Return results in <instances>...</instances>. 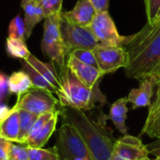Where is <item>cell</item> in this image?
Here are the masks:
<instances>
[{
  "mask_svg": "<svg viewBox=\"0 0 160 160\" xmlns=\"http://www.w3.org/2000/svg\"><path fill=\"white\" fill-rule=\"evenodd\" d=\"M124 48L128 55L126 76L139 81L148 76L160 62V21L146 22L141 31L129 36Z\"/></svg>",
  "mask_w": 160,
  "mask_h": 160,
  "instance_id": "obj_1",
  "label": "cell"
},
{
  "mask_svg": "<svg viewBox=\"0 0 160 160\" xmlns=\"http://www.w3.org/2000/svg\"><path fill=\"white\" fill-rule=\"evenodd\" d=\"M60 115L77 129L92 160H111L116 140L105 125L96 123L83 111L71 107H61Z\"/></svg>",
  "mask_w": 160,
  "mask_h": 160,
  "instance_id": "obj_2",
  "label": "cell"
},
{
  "mask_svg": "<svg viewBox=\"0 0 160 160\" xmlns=\"http://www.w3.org/2000/svg\"><path fill=\"white\" fill-rule=\"evenodd\" d=\"M59 78L60 86L55 94L61 107H71L84 112L94 109L98 104L102 106L106 103V98L98 86L87 87L67 66L61 69Z\"/></svg>",
  "mask_w": 160,
  "mask_h": 160,
  "instance_id": "obj_3",
  "label": "cell"
},
{
  "mask_svg": "<svg viewBox=\"0 0 160 160\" xmlns=\"http://www.w3.org/2000/svg\"><path fill=\"white\" fill-rule=\"evenodd\" d=\"M60 18L61 13L51 15L45 18L41 49L44 54H46L51 59V61L56 63L62 69L66 66L67 55L68 52L60 33Z\"/></svg>",
  "mask_w": 160,
  "mask_h": 160,
  "instance_id": "obj_4",
  "label": "cell"
},
{
  "mask_svg": "<svg viewBox=\"0 0 160 160\" xmlns=\"http://www.w3.org/2000/svg\"><path fill=\"white\" fill-rule=\"evenodd\" d=\"M55 147L57 149L58 156L60 157L92 160L81 135L77 129L67 121L62 120Z\"/></svg>",
  "mask_w": 160,
  "mask_h": 160,
  "instance_id": "obj_5",
  "label": "cell"
},
{
  "mask_svg": "<svg viewBox=\"0 0 160 160\" xmlns=\"http://www.w3.org/2000/svg\"><path fill=\"white\" fill-rule=\"evenodd\" d=\"M59 28L68 54L72 51L78 49L93 50L97 45H98L89 26L86 27L76 24L65 19L62 14L59 22Z\"/></svg>",
  "mask_w": 160,
  "mask_h": 160,
  "instance_id": "obj_6",
  "label": "cell"
},
{
  "mask_svg": "<svg viewBox=\"0 0 160 160\" xmlns=\"http://www.w3.org/2000/svg\"><path fill=\"white\" fill-rule=\"evenodd\" d=\"M89 28L99 45L124 47L129 38V36H121L118 33L108 10L97 12Z\"/></svg>",
  "mask_w": 160,
  "mask_h": 160,
  "instance_id": "obj_7",
  "label": "cell"
},
{
  "mask_svg": "<svg viewBox=\"0 0 160 160\" xmlns=\"http://www.w3.org/2000/svg\"><path fill=\"white\" fill-rule=\"evenodd\" d=\"M58 105H60L59 101L53 97L52 92L33 87L25 94L18 97L17 103L14 106L38 116L58 110Z\"/></svg>",
  "mask_w": 160,
  "mask_h": 160,
  "instance_id": "obj_8",
  "label": "cell"
},
{
  "mask_svg": "<svg viewBox=\"0 0 160 160\" xmlns=\"http://www.w3.org/2000/svg\"><path fill=\"white\" fill-rule=\"evenodd\" d=\"M98 68L104 74L112 73L126 68L128 63V55L123 46L97 45L93 49Z\"/></svg>",
  "mask_w": 160,
  "mask_h": 160,
  "instance_id": "obj_9",
  "label": "cell"
},
{
  "mask_svg": "<svg viewBox=\"0 0 160 160\" xmlns=\"http://www.w3.org/2000/svg\"><path fill=\"white\" fill-rule=\"evenodd\" d=\"M113 153L128 160H142L149 156L146 144L140 137H134L128 134L115 141Z\"/></svg>",
  "mask_w": 160,
  "mask_h": 160,
  "instance_id": "obj_10",
  "label": "cell"
},
{
  "mask_svg": "<svg viewBox=\"0 0 160 160\" xmlns=\"http://www.w3.org/2000/svg\"><path fill=\"white\" fill-rule=\"evenodd\" d=\"M66 66L69 68L74 75L89 88H95L98 86V82L100 78L104 76V74L98 68L84 64L71 54H68Z\"/></svg>",
  "mask_w": 160,
  "mask_h": 160,
  "instance_id": "obj_11",
  "label": "cell"
},
{
  "mask_svg": "<svg viewBox=\"0 0 160 160\" xmlns=\"http://www.w3.org/2000/svg\"><path fill=\"white\" fill-rule=\"evenodd\" d=\"M140 86L138 88L131 89L127 97L128 101L131 103L133 110L149 107L151 105L154 86L157 85L155 80L149 75L140 80Z\"/></svg>",
  "mask_w": 160,
  "mask_h": 160,
  "instance_id": "obj_12",
  "label": "cell"
},
{
  "mask_svg": "<svg viewBox=\"0 0 160 160\" xmlns=\"http://www.w3.org/2000/svg\"><path fill=\"white\" fill-rule=\"evenodd\" d=\"M61 14L65 19L76 24L88 27L97 14V10L90 0H79L71 10L61 12Z\"/></svg>",
  "mask_w": 160,
  "mask_h": 160,
  "instance_id": "obj_13",
  "label": "cell"
},
{
  "mask_svg": "<svg viewBox=\"0 0 160 160\" xmlns=\"http://www.w3.org/2000/svg\"><path fill=\"white\" fill-rule=\"evenodd\" d=\"M21 6L24 12V24H25V39L30 38L34 27L42 20L45 15L38 4V0H22Z\"/></svg>",
  "mask_w": 160,
  "mask_h": 160,
  "instance_id": "obj_14",
  "label": "cell"
},
{
  "mask_svg": "<svg viewBox=\"0 0 160 160\" xmlns=\"http://www.w3.org/2000/svg\"><path fill=\"white\" fill-rule=\"evenodd\" d=\"M128 101L127 97L121 98L116 101H114L111 106L110 112L107 117L112 122L116 129L124 135L128 134V127L126 124L128 119Z\"/></svg>",
  "mask_w": 160,
  "mask_h": 160,
  "instance_id": "obj_15",
  "label": "cell"
},
{
  "mask_svg": "<svg viewBox=\"0 0 160 160\" xmlns=\"http://www.w3.org/2000/svg\"><path fill=\"white\" fill-rule=\"evenodd\" d=\"M19 136V112L14 106L8 113L0 119V138L11 142H17Z\"/></svg>",
  "mask_w": 160,
  "mask_h": 160,
  "instance_id": "obj_16",
  "label": "cell"
},
{
  "mask_svg": "<svg viewBox=\"0 0 160 160\" xmlns=\"http://www.w3.org/2000/svg\"><path fill=\"white\" fill-rule=\"evenodd\" d=\"M27 61L35 69H37L54 88L55 93L58 91L60 86V78L59 74L57 73L53 62L51 61V63H44L35 57L33 54H30L29 57L25 60Z\"/></svg>",
  "mask_w": 160,
  "mask_h": 160,
  "instance_id": "obj_17",
  "label": "cell"
},
{
  "mask_svg": "<svg viewBox=\"0 0 160 160\" xmlns=\"http://www.w3.org/2000/svg\"><path fill=\"white\" fill-rule=\"evenodd\" d=\"M33 87L34 86L29 76L23 70L13 72L8 78V92L11 94H16L18 97L25 94Z\"/></svg>",
  "mask_w": 160,
  "mask_h": 160,
  "instance_id": "obj_18",
  "label": "cell"
},
{
  "mask_svg": "<svg viewBox=\"0 0 160 160\" xmlns=\"http://www.w3.org/2000/svg\"><path fill=\"white\" fill-rule=\"evenodd\" d=\"M59 115H60V110L43 126V128L40 129L38 135L33 139V141H31L27 144V146L33 148H42L47 143L52 133L54 132Z\"/></svg>",
  "mask_w": 160,
  "mask_h": 160,
  "instance_id": "obj_19",
  "label": "cell"
},
{
  "mask_svg": "<svg viewBox=\"0 0 160 160\" xmlns=\"http://www.w3.org/2000/svg\"><path fill=\"white\" fill-rule=\"evenodd\" d=\"M18 112H19V136H18L17 142L23 144L29 134V131L31 130L33 125L35 124L38 116L22 109H18Z\"/></svg>",
  "mask_w": 160,
  "mask_h": 160,
  "instance_id": "obj_20",
  "label": "cell"
},
{
  "mask_svg": "<svg viewBox=\"0 0 160 160\" xmlns=\"http://www.w3.org/2000/svg\"><path fill=\"white\" fill-rule=\"evenodd\" d=\"M22 70L29 76V78H30V80H31V82L33 83V86L35 88L48 90V91L55 94V90L52 87V85L37 69H35L27 61L22 60Z\"/></svg>",
  "mask_w": 160,
  "mask_h": 160,
  "instance_id": "obj_21",
  "label": "cell"
},
{
  "mask_svg": "<svg viewBox=\"0 0 160 160\" xmlns=\"http://www.w3.org/2000/svg\"><path fill=\"white\" fill-rule=\"evenodd\" d=\"M6 49L10 56L22 60H26L31 54L26 46L25 40L21 38L8 37L6 40Z\"/></svg>",
  "mask_w": 160,
  "mask_h": 160,
  "instance_id": "obj_22",
  "label": "cell"
},
{
  "mask_svg": "<svg viewBox=\"0 0 160 160\" xmlns=\"http://www.w3.org/2000/svg\"><path fill=\"white\" fill-rule=\"evenodd\" d=\"M28 148V160H58L59 156L55 146L49 149L43 148Z\"/></svg>",
  "mask_w": 160,
  "mask_h": 160,
  "instance_id": "obj_23",
  "label": "cell"
},
{
  "mask_svg": "<svg viewBox=\"0 0 160 160\" xmlns=\"http://www.w3.org/2000/svg\"><path fill=\"white\" fill-rule=\"evenodd\" d=\"M158 86V91H157V95H156V98L154 100V102L151 103V105L149 106V111H148V114L146 117V120L144 122L143 128L142 129V132L140 134V137L144 135L146 129L149 128V126L152 124V122L160 115V81L157 84Z\"/></svg>",
  "mask_w": 160,
  "mask_h": 160,
  "instance_id": "obj_24",
  "label": "cell"
},
{
  "mask_svg": "<svg viewBox=\"0 0 160 160\" xmlns=\"http://www.w3.org/2000/svg\"><path fill=\"white\" fill-rule=\"evenodd\" d=\"M60 109V108H59ZM59 109L58 110H56V111H53V112H46V113H43V114H40V115H38V119L36 120V122H35V124L33 125V127H32V128H31V130L29 131V134H28V136H27V138H26V140H25V142H24V145H27L31 141H33V139L38 135V133L40 131V129L43 128V126L59 111Z\"/></svg>",
  "mask_w": 160,
  "mask_h": 160,
  "instance_id": "obj_25",
  "label": "cell"
},
{
  "mask_svg": "<svg viewBox=\"0 0 160 160\" xmlns=\"http://www.w3.org/2000/svg\"><path fill=\"white\" fill-rule=\"evenodd\" d=\"M8 37L21 38L25 40V24L22 18L20 16H16L13 18L8 25Z\"/></svg>",
  "mask_w": 160,
  "mask_h": 160,
  "instance_id": "obj_26",
  "label": "cell"
},
{
  "mask_svg": "<svg viewBox=\"0 0 160 160\" xmlns=\"http://www.w3.org/2000/svg\"><path fill=\"white\" fill-rule=\"evenodd\" d=\"M45 15V18L51 15L61 13L63 0H38Z\"/></svg>",
  "mask_w": 160,
  "mask_h": 160,
  "instance_id": "obj_27",
  "label": "cell"
},
{
  "mask_svg": "<svg viewBox=\"0 0 160 160\" xmlns=\"http://www.w3.org/2000/svg\"><path fill=\"white\" fill-rule=\"evenodd\" d=\"M69 54H71L72 56H74L79 61H81V62H82L84 64H87V65L93 66L95 68H98L97 60H96L93 50H90V49H78V50L72 51Z\"/></svg>",
  "mask_w": 160,
  "mask_h": 160,
  "instance_id": "obj_28",
  "label": "cell"
},
{
  "mask_svg": "<svg viewBox=\"0 0 160 160\" xmlns=\"http://www.w3.org/2000/svg\"><path fill=\"white\" fill-rule=\"evenodd\" d=\"M8 160H28L27 145H18L10 142L8 149Z\"/></svg>",
  "mask_w": 160,
  "mask_h": 160,
  "instance_id": "obj_29",
  "label": "cell"
},
{
  "mask_svg": "<svg viewBox=\"0 0 160 160\" xmlns=\"http://www.w3.org/2000/svg\"><path fill=\"white\" fill-rule=\"evenodd\" d=\"M147 22L152 24L160 10V0H144Z\"/></svg>",
  "mask_w": 160,
  "mask_h": 160,
  "instance_id": "obj_30",
  "label": "cell"
},
{
  "mask_svg": "<svg viewBox=\"0 0 160 160\" xmlns=\"http://www.w3.org/2000/svg\"><path fill=\"white\" fill-rule=\"evenodd\" d=\"M144 135H148L150 138L158 139L160 138V115H158L146 129Z\"/></svg>",
  "mask_w": 160,
  "mask_h": 160,
  "instance_id": "obj_31",
  "label": "cell"
},
{
  "mask_svg": "<svg viewBox=\"0 0 160 160\" xmlns=\"http://www.w3.org/2000/svg\"><path fill=\"white\" fill-rule=\"evenodd\" d=\"M11 142L0 138V160H8V149Z\"/></svg>",
  "mask_w": 160,
  "mask_h": 160,
  "instance_id": "obj_32",
  "label": "cell"
},
{
  "mask_svg": "<svg viewBox=\"0 0 160 160\" xmlns=\"http://www.w3.org/2000/svg\"><path fill=\"white\" fill-rule=\"evenodd\" d=\"M149 154L155 156L156 158H160V138L156 139L153 142L146 144Z\"/></svg>",
  "mask_w": 160,
  "mask_h": 160,
  "instance_id": "obj_33",
  "label": "cell"
},
{
  "mask_svg": "<svg viewBox=\"0 0 160 160\" xmlns=\"http://www.w3.org/2000/svg\"><path fill=\"white\" fill-rule=\"evenodd\" d=\"M90 1L93 4L94 8H96L97 12H102L108 10L110 0H90Z\"/></svg>",
  "mask_w": 160,
  "mask_h": 160,
  "instance_id": "obj_34",
  "label": "cell"
},
{
  "mask_svg": "<svg viewBox=\"0 0 160 160\" xmlns=\"http://www.w3.org/2000/svg\"><path fill=\"white\" fill-rule=\"evenodd\" d=\"M149 76H151L155 80V82H156L157 84L158 83V82L160 81V62L158 63V65L151 71V73L149 74Z\"/></svg>",
  "mask_w": 160,
  "mask_h": 160,
  "instance_id": "obj_35",
  "label": "cell"
},
{
  "mask_svg": "<svg viewBox=\"0 0 160 160\" xmlns=\"http://www.w3.org/2000/svg\"><path fill=\"white\" fill-rule=\"evenodd\" d=\"M8 88V77L0 72V91L4 93Z\"/></svg>",
  "mask_w": 160,
  "mask_h": 160,
  "instance_id": "obj_36",
  "label": "cell"
},
{
  "mask_svg": "<svg viewBox=\"0 0 160 160\" xmlns=\"http://www.w3.org/2000/svg\"><path fill=\"white\" fill-rule=\"evenodd\" d=\"M10 109H8L6 105H0V119L4 118L9 112Z\"/></svg>",
  "mask_w": 160,
  "mask_h": 160,
  "instance_id": "obj_37",
  "label": "cell"
},
{
  "mask_svg": "<svg viewBox=\"0 0 160 160\" xmlns=\"http://www.w3.org/2000/svg\"><path fill=\"white\" fill-rule=\"evenodd\" d=\"M111 160H128V159L124 158L123 157H121V156H119V155H117V154H115V153H112V158H111Z\"/></svg>",
  "mask_w": 160,
  "mask_h": 160,
  "instance_id": "obj_38",
  "label": "cell"
},
{
  "mask_svg": "<svg viewBox=\"0 0 160 160\" xmlns=\"http://www.w3.org/2000/svg\"><path fill=\"white\" fill-rule=\"evenodd\" d=\"M58 160H84V159L78 158H66V157H60V156H59V159Z\"/></svg>",
  "mask_w": 160,
  "mask_h": 160,
  "instance_id": "obj_39",
  "label": "cell"
},
{
  "mask_svg": "<svg viewBox=\"0 0 160 160\" xmlns=\"http://www.w3.org/2000/svg\"><path fill=\"white\" fill-rule=\"evenodd\" d=\"M159 18H160V10H159V12H158V16H157V18H156V20L154 21V22H155L156 21H158V20Z\"/></svg>",
  "mask_w": 160,
  "mask_h": 160,
  "instance_id": "obj_40",
  "label": "cell"
},
{
  "mask_svg": "<svg viewBox=\"0 0 160 160\" xmlns=\"http://www.w3.org/2000/svg\"><path fill=\"white\" fill-rule=\"evenodd\" d=\"M2 95H3V93L0 91V100H1V98H2Z\"/></svg>",
  "mask_w": 160,
  "mask_h": 160,
  "instance_id": "obj_41",
  "label": "cell"
},
{
  "mask_svg": "<svg viewBox=\"0 0 160 160\" xmlns=\"http://www.w3.org/2000/svg\"><path fill=\"white\" fill-rule=\"evenodd\" d=\"M142 160H152V159H150L149 158H144V159H142Z\"/></svg>",
  "mask_w": 160,
  "mask_h": 160,
  "instance_id": "obj_42",
  "label": "cell"
},
{
  "mask_svg": "<svg viewBox=\"0 0 160 160\" xmlns=\"http://www.w3.org/2000/svg\"><path fill=\"white\" fill-rule=\"evenodd\" d=\"M159 21H160V18H159V19H158V21H156L155 22H159ZM155 22H153V23H155Z\"/></svg>",
  "mask_w": 160,
  "mask_h": 160,
  "instance_id": "obj_43",
  "label": "cell"
},
{
  "mask_svg": "<svg viewBox=\"0 0 160 160\" xmlns=\"http://www.w3.org/2000/svg\"><path fill=\"white\" fill-rule=\"evenodd\" d=\"M155 160H160V158H156V159Z\"/></svg>",
  "mask_w": 160,
  "mask_h": 160,
  "instance_id": "obj_44",
  "label": "cell"
}]
</instances>
